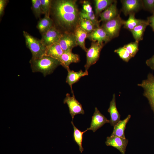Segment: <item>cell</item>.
I'll return each mask as SVG.
<instances>
[{
  "label": "cell",
  "instance_id": "83f0119b",
  "mask_svg": "<svg viewBox=\"0 0 154 154\" xmlns=\"http://www.w3.org/2000/svg\"><path fill=\"white\" fill-rule=\"evenodd\" d=\"M114 52L117 54L124 61L127 62L132 57L129 52L123 46L116 49Z\"/></svg>",
  "mask_w": 154,
  "mask_h": 154
},
{
  "label": "cell",
  "instance_id": "2e32d148",
  "mask_svg": "<svg viewBox=\"0 0 154 154\" xmlns=\"http://www.w3.org/2000/svg\"><path fill=\"white\" fill-rule=\"evenodd\" d=\"M68 74L66 82L70 86L71 91L74 94L72 89V85L78 82L81 78L88 75V71H83L82 70L78 72H75L70 69L67 70Z\"/></svg>",
  "mask_w": 154,
  "mask_h": 154
},
{
  "label": "cell",
  "instance_id": "44dd1931",
  "mask_svg": "<svg viewBox=\"0 0 154 154\" xmlns=\"http://www.w3.org/2000/svg\"><path fill=\"white\" fill-rule=\"evenodd\" d=\"M63 52L58 42L46 47V55L58 60Z\"/></svg>",
  "mask_w": 154,
  "mask_h": 154
},
{
  "label": "cell",
  "instance_id": "8992f818",
  "mask_svg": "<svg viewBox=\"0 0 154 154\" xmlns=\"http://www.w3.org/2000/svg\"><path fill=\"white\" fill-rule=\"evenodd\" d=\"M124 21L119 14L114 19L104 22L101 27L107 33L112 39L119 36L121 27L123 25Z\"/></svg>",
  "mask_w": 154,
  "mask_h": 154
},
{
  "label": "cell",
  "instance_id": "f546056e",
  "mask_svg": "<svg viewBox=\"0 0 154 154\" xmlns=\"http://www.w3.org/2000/svg\"><path fill=\"white\" fill-rule=\"evenodd\" d=\"M32 8L33 12L37 17L43 13L40 0H32Z\"/></svg>",
  "mask_w": 154,
  "mask_h": 154
},
{
  "label": "cell",
  "instance_id": "5b68a950",
  "mask_svg": "<svg viewBox=\"0 0 154 154\" xmlns=\"http://www.w3.org/2000/svg\"><path fill=\"white\" fill-rule=\"evenodd\" d=\"M104 45L97 42H92L90 47L86 51V61L84 67L88 71L90 67L95 64L99 59L101 51Z\"/></svg>",
  "mask_w": 154,
  "mask_h": 154
},
{
  "label": "cell",
  "instance_id": "cb8c5ba5",
  "mask_svg": "<svg viewBox=\"0 0 154 154\" xmlns=\"http://www.w3.org/2000/svg\"><path fill=\"white\" fill-rule=\"evenodd\" d=\"M145 20L138 19L135 17V13L129 15V17L126 21H124V27L130 31L135 27L143 23Z\"/></svg>",
  "mask_w": 154,
  "mask_h": 154
},
{
  "label": "cell",
  "instance_id": "5bb4252c",
  "mask_svg": "<svg viewBox=\"0 0 154 154\" xmlns=\"http://www.w3.org/2000/svg\"><path fill=\"white\" fill-rule=\"evenodd\" d=\"M58 60L60 64L68 70L70 69L69 65L71 64L77 63L80 59L78 54L73 53L72 50H68L64 52Z\"/></svg>",
  "mask_w": 154,
  "mask_h": 154
},
{
  "label": "cell",
  "instance_id": "30bf717a",
  "mask_svg": "<svg viewBox=\"0 0 154 154\" xmlns=\"http://www.w3.org/2000/svg\"><path fill=\"white\" fill-rule=\"evenodd\" d=\"M64 52L72 50L74 47L78 46L74 33L65 32L62 33L58 42Z\"/></svg>",
  "mask_w": 154,
  "mask_h": 154
},
{
  "label": "cell",
  "instance_id": "836d02e7",
  "mask_svg": "<svg viewBox=\"0 0 154 154\" xmlns=\"http://www.w3.org/2000/svg\"><path fill=\"white\" fill-rule=\"evenodd\" d=\"M146 65L151 69L154 70V54L146 61Z\"/></svg>",
  "mask_w": 154,
  "mask_h": 154
},
{
  "label": "cell",
  "instance_id": "1f68e13d",
  "mask_svg": "<svg viewBox=\"0 0 154 154\" xmlns=\"http://www.w3.org/2000/svg\"><path fill=\"white\" fill-rule=\"evenodd\" d=\"M142 7L145 10L154 13V0H142Z\"/></svg>",
  "mask_w": 154,
  "mask_h": 154
},
{
  "label": "cell",
  "instance_id": "4dcf8cb0",
  "mask_svg": "<svg viewBox=\"0 0 154 154\" xmlns=\"http://www.w3.org/2000/svg\"><path fill=\"white\" fill-rule=\"evenodd\" d=\"M43 13L45 16H49L51 9L52 1L50 0H40Z\"/></svg>",
  "mask_w": 154,
  "mask_h": 154
},
{
  "label": "cell",
  "instance_id": "52a82bcc",
  "mask_svg": "<svg viewBox=\"0 0 154 154\" xmlns=\"http://www.w3.org/2000/svg\"><path fill=\"white\" fill-rule=\"evenodd\" d=\"M63 103L68 105L72 120L75 115L84 114V111L82 104L76 99L74 94L71 96L69 94H66Z\"/></svg>",
  "mask_w": 154,
  "mask_h": 154
},
{
  "label": "cell",
  "instance_id": "9c48e42d",
  "mask_svg": "<svg viewBox=\"0 0 154 154\" xmlns=\"http://www.w3.org/2000/svg\"><path fill=\"white\" fill-rule=\"evenodd\" d=\"M87 38L93 42H97L104 45V42L106 43L111 40L108 34L101 26L96 28L89 33Z\"/></svg>",
  "mask_w": 154,
  "mask_h": 154
},
{
  "label": "cell",
  "instance_id": "d6a6232c",
  "mask_svg": "<svg viewBox=\"0 0 154 154\" xmlns=\"http://www.w3.org/2000/svg\"><path fill=\"white\" fill-rule=\"evenodd\" d=\"M82 11L88 13L93 11L92 7L90 3L88 1H84L82 5Z\"/></svg>",
  "mask_w": 154,
  "mask_h": 154
},
{
  "label": "cell",
  "instance_id": "d590c367",
  "mask_svg": "<svg viewBox=\"0 0 154 154\" xmlns=\"http://www.w3.org/2000/svg\"><path fill=\"white\" fill-rule=\"evenodd\" d=\"M149 25L151 27L154 31V13L153 15L147 17V20Z\"/></svg>",
  "mask_w": 154,
  "mask_h": 154
},
{
  "label": "cell",
  "instance_id": "f1b7e54d",
  "mask_svg": "<svg viewBox=\"0 0 154 154\" xmlns=\"http://www.w3.org/2000/svg\"><path fill=\"white\" fill-rule=\"evenodd\" d=\"M138 44L139 42L135 41L125 45L123 47L129 52L133 57L138 50Z\"/></svg>",
  "mask_w": 154,
  "mask_h": 154
},
{
  "label": "cell",
  "instance_id": "ac0fdd59",
  "mask_svg": "<svg viewBox=\"0 0 154 154\" xmlns=\"http://www.w3.org/2000/svg\"><path fill=\"white\" fill-rule=\"evenodd\" d=\"M74 34L77 45L79 46L83 50L86 52L88 49L85 45V40L87 38L89 33L78 25L74 30Z\"/></svg>",
  "mask_w": 154,
  "mask_h": 154
},
{
  "label": "cell",
  "instance_id": "3957f363",
  "mask_svg": "<svg viewBox=\"0 0 154 154\" xmlns=\"http://www.w3.org/2000/svg\"><path fill=\"white\" fill-rule=\"evenodd\" d=\"M23 35L26 45L31 52L32 58H39L46 55V47L41 40L34 37L25 31Z\"/></svg>",
  "mask_w": 154,
  "mask_h": 154
},
{
  "label": "cell",
  "instance_id": "d6986e66",
  "mask_svg": "<svg viewBox=\"0 0 154 154\" xmlns=\"http://www.w3.org/2000/svg\"><path fill=\"white\" fill-rule=\"evenodd\" d=\"M131 116L129 114L127 117L122 120H120L115 125L110 136H117L123 138H126L124 133L127 124L131 118Z\"/></svg>",
  "mask_w": 154,
  "mask_h": 154
},
{
  "label": "cell",
  "instance_id": "4fadbf2b",
  "mask_svg": "<svg viewBox=\"0 0 154 154\" xmlns=\"http://www.w3.org/2000/svg\"><path fill=\"white\" fill-rule=\"evenodd\" d=\"M122 11L125 15L135 13L142 7V0H122Z\"/></svg>",
  "mask_w": 154,
  "mask_h": 154
},
{
  "label": "cell",
  "instance_id": "6da1fadb",
  "mask_svg": "<svg viewBox=\"0 0 154 154\" xmlns=\"http://www.w3.org/2000/svg\"><path fill=\"white\" fill-rule=\"evenodd\" d=\"M51 8L56 23L67 32L75 30L79 25L80 17L76 1L56 0Z\"/></svg>",
  "mask_w": 154,
  "mask_h": 154
},
{
  "label": "cell",
  "instance_id": "ffe728a7",
  "mask_svg": "<svg viewBox=\"0 0 154 154\" xmlns=\"http://www.w3.org/2000/svg\"><path fill=\"white\" fill-rule=\"evenodd\" d=\"M53 20L49 16H45L38 22L37 27L42 34L45 33L53 26Z\"/></svg>",
  "mask_w": 154,
  "mask_h": 154
},
{
  "label": "cell",
  "instance_id": "8fae6325",
  "mask_svg": "<svg viewBox=\"0 0 154 154\" xmlns=\"http://www.w3.org/2000/svg\"><path fill=\"white\" fill-rule=\"evenodd\" d=\"M110 123V120L108 119L96 107L92 119L90 127L87 128L88 130H92L94 132L106 123Z\"/></svg>",
  "mask_w": 154,
  "mask_h": 154
},
{
  "label": "cell",
  "instance_id": "7a4b0ae2",
  "mask_svg": "<svg viewBox=\"0 0 154 154\" xmlns=\"http://www.w3.org/2000/svg\"><path fill=\"white\" fill-rule=\"evenodd\" d=\"M30 63L33 72H40L44 76L52 73L60 62L57 59L45 55L37 58H31Z\"/></svg>",
  "mask_w": 154,
  "mask_h": 154
},
{
  "label": "cell",
  "instance_id": "e575fe53",
  "mask_svg": "<svg viewBox=\"0 0 154 154\" xmlns=\"http://www.w3.org/2000/svg\"><path fill=\"white\" fill-rule=\"evenodd\" d=\"M7 1L5 0H0V17L3 15Z\"/></svg>",
  "mask_w": 154,
  "mask_h": 154
},
{
  "label": "cell",
  "instance_id": "7c38bea8",
  "mask_svg": "<svg viewBox=\"0 0 154 154\" xmlns=\"http://www.w3.org/2000/svg\"><path fill=\"white\" fill-rule=\"evenodd\" d=\"M128 140L117 136L108 137L105 143L107 146H111L118 149L122 154H125L128 144Z\"/></svg>",
  "mask_w": 154,
  "mask_h": 154
},
{
  "label": "cell",
  "instance_id": "e0dca14e",
  "mask_svg": "<svg viewBox=\"0 0 154 154\" xmlns=\"http://www.w3.org/2000/svg\"><path fill=\"white\" fill-rule=\"evenodd\" d=\"M108 112L110 116V123L111 125L114 126L120 120V115L116 107L115 94H113L112 99L110 102Z\"/></svg>",
  "mask_w": 154,
  "mask_h": 154
},
{
  "label": "cell",
  "instance_id": "4316f807",
  "mask_svg": "<svg viewBox=\"0 0 154 154\" xmlns=\"http://www.w3.org/2000/svg\"><path fill=\"white\" fill-rule=\"evenodd\" d=\"M79 16L80 17L92 22L96 27L100 26L99 21L98 20L93 11L90 13H88L82 11L79 12Z\"/></svg>",
  "mask_w": 154,
  "mask_h": 154
},
{
  "label": "cell",
  "instance_id": "d4e9b609",
  "mask_svg": "<svg viewBox=\"0 0 154 154\" xmlns=\"http://www.w3.org/2000/svg\"><path fill=\"white\" fill-rule=\"evenodd\" d=\"M74 129L73 138L74 141L77 144L79 147V150L81 153L84 150L82 143L83 139L84 133L87 131L86 129L85 131H82L78 129L74 125L73 121H71Z\"/></svg>",
  "mask_w": 154,
  "mask_h": 154
},
{
  "label": "cell",
  "instance_id": "603a6c76",
  "mask_svg": "<svg viewBox=\"0 0 154 154\" xmlns=\"http://www.w3.org/2000/svg\"><path fill=\"white\" fill-rule=\"evenodd\" d=\"M94 1L95 15L97 18L103 11L105 10L115 1L112 0H95Z\"/></svg>",
  "mask_w": 154,
  "mask_h": 154
},
{
  "label": "cell",
  "instance_id": "484cf974",
  "mask_svg": "<svg viewBox=\"0 0 154 154\" xmlns=\"http://www.w3.org/2000/svg\"><path fill=\"white\" fill-rule=\"evenodd\" d=\"M79 25L84 30L90 33L96 27L91 21L80 17Z\"/></svg>",
  "mask_w": 154,
  "mask_h": 154
},
{
  "label": "cell",
  "instance_id": "7402d4cb",
  "mask_svg": "<svg viewBox=\"0 0 154 154\" xmlns=\"http://www.w3.org/2000/svg\"><path fill=\"white\" fill-rule=\"evenodd\" d=\"M149 25L147 21L145 20L131 31L135 41L139 42L143 40L144 32L147 27Z\"/></svg>",
  "mask_w": 154,
  "mask_h": 154
},
{
  "label": "cell",
  "instance_id": "ba28073f",
  "mask_svg": "<svg viewBox=\"0 0 154 154\" xmlns=\"http://www.w3.org/2000/svg\"><path fill=\"white\" fill-rule=\"evenodd\" d=\"M62 33L53 26L45 33L42 34L40 39L44 45L47 47L58 43Z\"/></svg>",
  "mask_w": 154,
  "mask_h": 154
},
{
  "label": "cell",
  "instance_id": "9a60e30c",
  "mask_svg": "<svg viewBox=\"0 0 154 154\" xmlns=\"http://www.w3.org/2000/svg\"><path fill=\"white\" fill-rule=\"evenodd\" d=\"M117 7V1H115L109 7L102 12L99 15L100 17V22H105L112 20L116 17L118 15Z\"/></svg>",
  "mask_w": 154,
  "mask_h": 154
},
{
  "label": "cell",
  "instance_id": "277c9868",
  "mask_svg": "<svg viewBox=\"0 0 154 154\" xmlns=\"http://www.w3.org/2000/svg\"><path fill=\"white\" fill-rule=\"evenodd\" d=\"M144 90L143 96L148 99L154 114V76L149 73L147 79L138 84Z\"/></svg>",
  "mask_w": 154,
  "mask_h": 154
}]
</instances>
